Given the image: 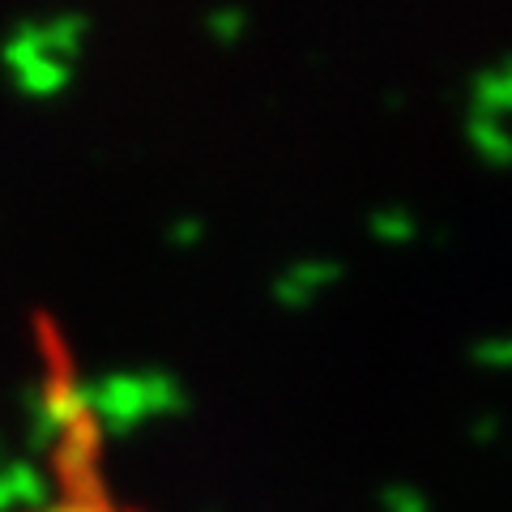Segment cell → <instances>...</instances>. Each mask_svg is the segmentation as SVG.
<instances>
[{"mask_svg":"<svg viewBox=\"0 0 512 512\" xmlns=\"http://www.w3.org/2000/svg\"><path fill=\"white\" fill-rule=\"evenodd\" d=\"M39 512H128V508L107 504V500H99V495H64V500H56V504H43Z\"/></svg>","mask_w":512,"mask_h":512,"instance_id":"1","label":"cell"}]
</instances>
